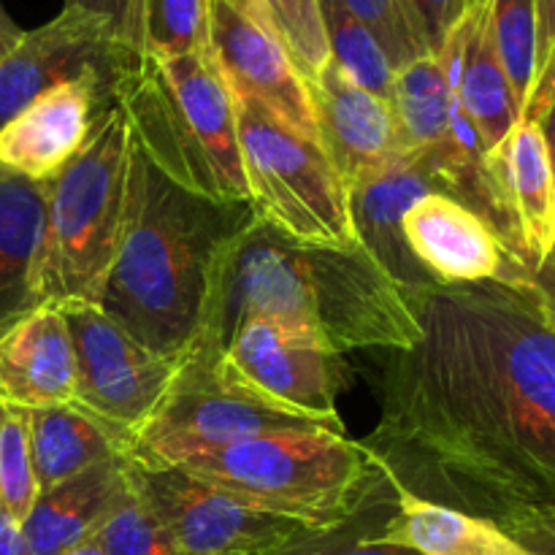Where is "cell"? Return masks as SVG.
<instances>
[{
	"label": "cell",
	"instance_id": "ba28073f",
	"mask_svg": "<svg viewBox=\"0 0 555 555\" xmlns=\"http://www.w3.org/2000/svg\"><path fill=\"white\" fill-rule=\"evenodd\" d=\"M287 431L328 428L263 404L228 383L215 363L184 356L160 406L135 437L128 459L146 469H171L247 439Z\"/></svg>",
	"mask_w": 555,
	"mask_h": 555
},
{
	"label": "cell",
	"instance_id": "d590c367",
	"mask_svg": "<svg viewBox=\"0 0 555 555\" xmlns=\"http://www.w3.org/2000/svg\"><path fill=\"white\" fill-rule=\"evenodd\" d=\"M524 291L529 293L537 309L545 314L547 323L555 325V244L551 253L526 274Z\"/></svg>",
	"mask_w": 555,
	"mask_h": 555
},
{
	"label": "cell",
	"instance_id": "30bf717a",
	"mask_svg": "<svg viewBox=\"0 0 555 555\" xmlns=\"http://www.w3.org/2000/svg\"><path fill=\"white\" fill-rule=\"evenodd\" d=\"M68 320L76 361V406L90 412L133 448L179 372L182 358L146 350L98 304H70Z\"/></svg>",
	"mask_w": 555,
	"mask_h": 555
},
{
	"label": "cell",
	"instance_id": "ab89813d",
	"mask_svg": "<svg viewBox=\"0 0 555 555\" xmlns=\"http://www.w3.org/2000/svg\"><path fill=\"white\" fill-rule=\"evenodd\" d=\"M22 36H25V30L11 20L9 11H5L3 3H0V60H3L5 54L22 41Z\"/></svg>",
	"mask_w": 555,
	"mask_h": 555
},
{
	"label": "cell",
	"instance_id": "ffe728a7",
	"mask_svg": "<svg viewBox=\"0 0 555 555\" xmlns=\"http://www.w3.org/2000/svg\"><path fill=\"white\" fill-rule=\"evenodd\" d=\"M488 173L513 222L529 274L555 244V177L534 119H520L502 146L488 155Z\"/></svg>",
	"mask_w": 555,
	"mask_h": 555
},
{
	"label": "cell",
	"instance_id": "e575fe53",
	"mask_svg": "<svg viewBox=\"0 0 555 555\" xmlns=\"http://www.w3.org/2000/svg\"><path fill=\"white\" fill-rule=\"evenodd\" d=\"M412 3L421 16L423 30H426L428 49H431V54H439L453 27L469 14L477 0H412Z\"/></svg>",
	"mask_w": 555,
	"mask_h": 555
},
{
	"label": "cell",
	"instance_id": "f35d334b",
	"mask_svg": "<svg viewBox=\"0 0 555 555\" xmlns=\"http://www.w3.org/2000/svg\"><path fill=\"white\" fill-rule=\"evenodd\" d=\"M0 555H27L20 524L9 515L3 499H0Z\"/></svg>",
	"mask_w": 555,
	"mask_h": 555
},
{
	"label": "cell",
	"instance_id": "1f68e13d",
	"mask_svg": "<svg viewBox=\"0 0 555 555\" xmlns=\"http://www.w3.org/2000/svg\"><path fill=\"white\" fill-rule=\"evenodd\" d=\"M372 30L393 70L431 54L412 0H341Z\"/></svg>",
	"mask_w": 555,
	"mask_h": 555
},
{
	"label": "cell",
	"instance_id": "d6a6232c",
	"mask_svg": "<svg viewBox=\"0 0 555 555\" xmlns=\"http://www.w3.org/2000/svg\"><path fill=\"white\" fill-rule=\"evenodd\" d=\"M206 38V0H144V52L152 57L198 52Z\"/></svg>",
	"mask_w": 555,
	"mask_h": 555
},
{
	"label": "cell",
	"instance_id": "8d00e7d4",
	"mask_svg": "<svg viewBox=\"0 0 555 555\" xmlns=\"http://www.w3.org/2000/svg\"><path fill=\"white\" fill-rule=\"evenodd\" d=\"M534 3H537V79H540L547 60H551L555 52V0H534Z\"/></svg>",
	"mask_w": 555,
	"mask_h": 555
},
{
	"label": "cell",
	"instance_id": "b9f144b4",
	"mask_svg": "<svg viewBox=\"0 0 555 555\" xmlns=\"http://www.w3.org/2000/svg\"><path fill=\"white\" fill-rule=\"evenodd\" d=\"M65 555H103V551H101V547H98L95 540H90V542H85V545L76 547V551H70V553H65Z\"/></svg>",
	"mask_w": 555,
	"mask_h": 555
},
{
	"label": "cell",
	"instance_id": "277c9868",
	"mask_svg": "<svg viewBox=\"0 0 555 555\" xmlns=\"http://www.w3.org/2000/svg\"><path fill=\"white\" fill-rule=\"evenodd\" d=\"M114 103L133 144L168 182L217 204L249 201L238 146L236 98L211 49L130 60Z\"/></svg>",
	"mask_w": 555,
	"mask_h": 555
},
{
	"label": "cell",
	"instance_id": "8992f818",
	"mask_svg": "<svg viewBox=\"0 0 555 555\" xmlns=\"http://www.w3.org/2000/svg\"><path fill=\"white\" fill-rule=\"evenodd\" d=\"M133 135L114 103L85 150L47 182L41 304H98L117 255Z\"/></svg>",
	"mask_w": 555,
	"mask_h": 555
},
{
	"label": "cell",
	"instance_id": "9a60e30c",
	"mask_svg": "<svg viewBox=\"0 0 555 555\" xmlns=\"http://www.w3.org/2000/svg\"><path fill=\"white\" fill-rule=\"evenodd\" d=\"M112 106L114 81L103 76L52 87L0 128V171L49 182L85 150Z\"/></svg>",
	"mask_w": 555,
	"mask_h": 555
},
{
	"label": "cell",
	"instance_id": "f546056e",
	"mask_svg": "<svg viewBox=\"0 0 555 555\" xmlns=\"http://www.w3.org/2000/svg\"><path fill=\"white\" fill-rule=\"evenodd\" d=\"M128 469V461H125ZM103 555H179L171 531L160 520L144 493L130 482L114 513L95 534Z\"/></svg>",
	"mask_w": 555,
	"mask_h": 555
},
{
	"label": "cell",
	"instance_id": "2e32d148",
	"mask_svg": "<svg viewBox=\"0 0 555 555\" xmlns=\"http://www.w3.org/2000/svg\"><path fill=\"white\" fill-rule=\"evenodd\" d=\"M347 193H350V220L358 244L388 271L401 293L410 296L426 287H437L412 258L401 231L406 209L417 198L428 193L448 195V184L439 173L434 152H410L396 157L383 171L352 184Z\"/></svg>",
	"mask_w": 555,
	"mask_h": 555
},
{
	"label": "cell",
	"instance_id": "5bb4252c",
	"mask_svg": "<svg viewBox=\"0 0 555 555\" xmlns=\"http://www.w3.org/2000/svg\"><path fill=\"white\" fill-rule=\"evenodd\" d=\"M406 247L437 287L504 282L524 287L526 266L504 247L499 233L459 198L428 193L406 209Z\"/></svg>",
	"mask_w": 555,
	"mask_h": 555
},
{
	"label": "cell",
	"instance_id": "74e56055",
	"mask_svg": "<svg viewBox=\"0 0 555 555\" xmlns=\"http://www.w3.org/2000/svg\"><path fill=\"white\" fill-rule=\"evenodd\" d=\"M553 95H555V52H553V57L547 60V65H545V70L540 74V79H537L534 90H531V98H529V103H526L524 117L534 119L537 122V119H540V114L545 112L547 103L553 101Z\"/></svg>",
	"mask_w": 555,
	"mask_h": 555
},
{
	"label": "cell",
	"instance_id": "6da1fadb",
	"mask_svg": "<svg viewBox=\"0 0 555 555\" xmlns=\"http://www.w3.org/2000/svg\"><path fill=\"white\" fill-rule=\"evenodd\" d=\"M421 325L385 352L363 448L388 486L555 555V325L504 282L406 296Z\"/></svg>",
	"mask_w": 555,
	"mask_h": 555
},
{
	"label": "cell",
	"instance_id": "4316f807",
	"mask_svg": "<svg viewBox=\"0 0 555 555\" xmlns=\"http://www.w3.org/2000/svg\"><path fill=\"white\" fill-rule=\"evenodd\" d=\"M396 491L388 480L379 482L377 491L341 524L328 529H309L287 547L274 555H417L406 547L379 542V529L393 509Z\"/></svg>",
	"mask_w": 555,
	"mask_h": 555
},
{
	"label": "cell",
	"instance_id": "4fadbf2b",
	"mask_svg": "<svg viewBox=\"0 0 555 555\" xmlns=\"http://www.w3.org/2000/svg\"><path fill=\"white\" fill-rule=\"evenodd\" d=\"M133 54L117 43L106 22L79 9H63L47 25L25 30L0 60V128L52 87L103 76L117 85Z\"/></svg>",
	"mask_w": 555,
	"mask_h": 555
},
{
	"label": "cell",
	"instance_id": "484cf974",
	"mask_svg": "<svg viewBox=\"0 0 555 555\" xmlns=\"http://www.w3.org/2000/svg\"><path fill=\"white\" fill-rule=\"evenodd\" d=\"M320 16H323L331 60L358 87L390 103L396 70L372 30L341 0H320Z\"/></svg>",
	"mask_w": 555,
	"mask_h": 555
},
{
	"label": "cell",
	"instance_id": "44dd1931",
	"mask_svg": "<svg viewBox=\"0 0 555 555\" xmlns=\"http://www.w3.org/2000/svg\"><path fill=\"white\" fill-rule=\"evenodd\" d=\"M128 455L108 459L60 486L38 493L36 504L22 520V542L27 555H65L95 540L101 526L128 491Z\"/></svg>",
	"mask_w": 555,
	"mask_h": 555
},
{
	"label": "cell",
	"instance_id": "7c38bea8",
	"mask_svg": "<svg viewBox=\"0 0 555 555\" xmlns=\"http://www.w3.org/2000/svg\"><path fill=\"white\" fill-rule=\"evenodd\" d=\"M206 38L236 101L258 103L282 125L320 144L307 81L249 0H206Z\"/></svg>",
	"mask_w": 555,
	"mask_h": 555
},
{
	"label": "cell",
	"instance_id": "d6986e66",
	"mask_svg": "<svg viewBox=\"0 0 555 555\" xmlns=\"http://www.w3.org/2000/svg\"><path fill=\"white\" fill-rule=\"evenodd\" d=\"M437 57L444 76L455 85L466 117L475 122L486 155H491L524 119V112L496 54L488 0H477L472 5L469 14L453 27Z\"/></svg>",
	"mask_w": 555,
	"mask_h": 555
},
{
	"label": "cell",
	"instance_id": "e0dca14e",
	"mask_svg": "<svg viewBox=\"0 0 555 555\" xmlns=\"http://www.w3.org/2000/svg\"><path fill=\"white\" fill-rule=\"evenodd\" d=\"M307 87L320 146L347 190L406 155L390 103L358 87L334 60Z\"/></svg>",
	"mask_w": 555,
	"mask_h": 555
},
{
	"label": "cell",
	"instance_id": "60d3db41",
	"mask_svg": "<svg viewBox=\"0 0 555 555\" xmlns=\"http://www.w3.org/2000/svg\"><path fill=\"white\" fill-rule=\"evenodd\" d=\"M537 125H540L542 139H545L547 157H551L553 177H555V95H553V101L545 106V112L540 114V119H537Z\"/></svg>",
	"mask_w": 555,
	"mask_h": 555
},
{
	"label": "cell",
	"instance_id": "7402d4cb",
	"mask_svg": "<svg viewBox=\"0 0 555 555\" xmlns=\"http://www.w3.org/2000/svg\"><path fill=\"white\" fill-rule=\"evenodd\" d=\"M43 220L47 182L0 171V334L41 307Z\"/></svg>",
	"mask_w": 555,
	"mask_h": 555
},
{
	"label": "cell",
	"instance_id": "836d02e7",
	"mask_svg": "<svg viewBox=\"0 0 555 555\" xmlns=\"http://www.w3.org/2000/svg\"><path fill=\"white\" fill-rule=\"evenodd\" d=\"M63 9H79L106 22L112 36L133 54H144V0H65Z\"/></svg>",
	"mask_w": 555,
	"mask_h": 555
},
{
	"label": "cell",
	"instance_id": "7a4b0ae2",
	"mask_svg": "<svg viewBox=\"0 0 555 555\" xmlns=\"http://www.w3.org/2000/svg\"><path fill=\"white\" fill-rule=\"evenodd\" d=\"M253 318L307 331L339 356L410 350L421 339L406 296L361 244L293 242L258 217L217 255L188 356L217 363L233 331Z\"/></svg>",
	"mask_w": 555,
	"mask_h": 555
},
{
	"label": "cell",
	"instance_id": "4dcf8cb0",
	"mask_svg": "<svg viewBox=\"0 0 555 555\" xmlns=\"http://www.w3.org/2000/svg\"><path fill=\"white\" fill-rule=\"evenodd\" d=\"M0 499L22 526L38 499L30 455V410L0 401Z\"/></svg>",
	"mask_w": 555,
	"mask_h": 555
},
{
	"label": "cell",
	"instance_id": "8fae6325",
	"mask_svg": "<svg viewBox=\"0 0 555 555\" xmlns=\"http://www.w3.org/2000/svg\"><path fill=\"white\" fill-rule=\"evenodd\" d=\"M128 477L155 507L179 555H274L309 526L260 513L179 466L146 469L128 459Z\"/></svg>",
	"mask_w": 555,
	"mask_h": 555
},
{
	"label": "cell",
	"instance_id": "3957f363",
	"mask_svg": "<svg viewBox=\"0 0 555 555\" xmlns=\"http://www.w3.org/2000/svg\"><path fill=\"white\" fill-rule=\"evenodd\" d=\"M253 220L249 201L217 204L188 193L133 144L122 233L98 307L146 350L184 358L204 320L217 255Z\"/></svg>",
	"mask_w": 555,
	"mask_h": 555
},
{
	"label": "cell",
	"instance_id": "52a82bcc",
	"mask_svg": "<svg viewBox=\"0 0 555 555\" xmlns=\"http://www.w3.org/2000/svg\"><path fill=\"white\" fill-rule=\"evenodd\" d=\"M236 125L255 217L293 242L356 247L350 193L323 146L253 101H236Z\"/></svg>",
	"mask_w": 555,
	"mask_h": 555
},
{
	"label": "cell",
	"instance_id": "83f0119b",
	"mask_svg": "<svg viewBox=\"0 0 555 555\" xmlns=\"http://www.w3.org/2000/svg\"><path fill=\"white\" fill-rule=\"evenodd\" d=\"M496 54L507 74L520 112H526L537 79V3L534 0H488Z\"/></svg>",
	"mask_w": 555,
	"mask_h": 555
},
{
	"label": "cell",
	"instance_id": "9c48e42d",
	"mask_svg": "<svg viewBox=\"0 0 555 555\" xmlns=\"http://www.w3.org/2000/svg\"><path fill=\"white\" fill-rule=\"evenodd\" d=\"M215 366L263 404L345 434L336 401L350 385V366L307 331L266 318L244 320Z\"/></svg>",
	"mask_w": 555,
	"mask_h": 555
},
{
	"label": "cell",
	"instance_id": "5b68a950",
	"mask_svg": "<svg viewBox=\"0 0 555 555\" xmlns=\"http://www.w3.org/2000/svg\"><path fill=\"white\" fill-rule=\"evenodd\" d=\"M179 469L309 529L347 520L385 480L369 450L336 431L266 434L198 455Z\"/></svg>",
	"mask_w": 555,
	"mask_h": 555
},
{
	"label": "cell",
	"instance_id": "603a6c76",
	"mask_svg": "<svg viewBox=\"0 0 555 555\" xmlns=\"http://www.w3.org/2000/svg\"><path fill=\"white\" fill-rule=\"evenodd\" d=\"M393 491V509L377 534L385 545L406 547L417 555H537L491 520L428 502L401 488Z\"/></svg>",
	"mask_w": 555,
	"mask_h": 555
},
{
	"label": "cell",
	"instance_id": "ac0fdd59",
	"mask_svg": "<svg viewBox=\"0 0 555 555\" xmlns=\"http://www.w3.org/2000/svg\"><path fill=\"white\" fill-rule=\"evenodd\" d=\"M0 401L25 410L76 401L68 320L54 304H41L0 334Z\"/></svg>",
	"mask_w": 555,
	"mask_h": 555
},
{
	"label": "cell",
	"instance_id": "f1b7e54d",
	"mask_svg": "<svg viewBox=\"0 0 555 555\" xmlns=\"http://www.w3.org/2000/svg\"><path fill=\"white\" fill-rule=\"evenodd\" d=\"M249 3L287 49L304 81L309 85L318 79L320 70L331 63L320 0H249Z\"/></svg>",
	"mask_w": 555,
	"mask_h": 555
},
{
	"label": "cell",
	"instance_id": "d4e9b609",
	"mask_svg": "<svg viewBox=\"0 0 555 555\" xmlns=\"http://www.w3.org/2000/svg\"><path fill=\"white\" fill-rule=\"evenodd\" d=\"M450 103L453 90L437 54H426L396 70L390 108L406 155L448 146Z\"/></svg>",
	"mask_w": 555,
	"mask_h": 555
},
{
	"label": "cell",
	"instance_id": "cb8c5ba5",
	"mask_svg": "<svg viewBox=\"0 0 555 555\" xmlns=\"http://www.w3.org/2000/svg\"><path fill=\"white\" fill-rule=\"evenodd\" d=\"M128 453V439L81 406L54 404L30 410V455L38 493Z\"/></svg>",
	"mask_w": 555,
	"mask_h": 555
}]
</instances>
